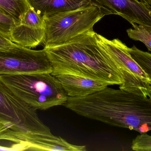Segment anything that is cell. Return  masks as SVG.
<instances>
[{"label": "cell", "instance_id": "5bb4252c", "mask_svg": "<svg viewBox=\"0 0 151 151\" xmlns=\"http://www.w3.org/2000/svg\"><path fill=\"white\" fill-rule=\"evenodd\" d=\"M131 149L136 151H151V136L141 134L132 141Z\"/></svg>", "mask_w": 151, "mask_h": 151}, {"label": "cell", "instance_id": "ffe728a7", "mask_svg": "<svg viewBox=\"0 0 151 151\" xmlns=\"http://www.w3.org/2000/svg\"><path fill=\"white\" fill-rule=\"evenodd\" d=\"M0 123H4V124H6V123L4 122V121H2L1 120V119H0Z\"/></svg>", "mask_w": 151, "mask_h": 151}, {"label": "cell", "instance_id": "2e32d148", "mask_svg": "<svg viewBox=\"0 0 151 151\" xmlns=\"http://www.w3.org/2000/svg\"><path fill=\"white\" fill-rule=\"evenodd\" d=\"M16 43L0 32V49H8L13 47Z\"/></svg>", "mask_w": 151, "mask_h": 151}, {"label": "cell", "instance_id": "52a82bcc", "mask_svg": "<svg viewBox=\"0 0 151 151\" xmlns=\"http://www.w3.org/2000/svg\"><path fill=\"white\" fill-rule=\"evenodd\" d=\"M52 72L44 49L34 50L16 43L9 48L0 49V75Z\"/></svg>", "mask_w": 151, "mask_h": 151}, {"label": "cell", "instance_id": "277c9868", "mask_svg": "<svg viewBox=\"0 0 151 151\" xmlns=\"http://www.w3.org/2000/svg\"><path fill=\"white\" fill-rule=\"evenodd\" d=\"M0 82L37 110L63 105L68 99L61 82L51 73L3 74Z\"/></svg>", "mask_w": 151, "mask_h": 151}, {"label": "cell", "instance_id": "9a60e30c", "mask_svg": "<svg viewBox=\"0 0 151 151\" xmlns=\"http://www.w3.org/2000/svg\"><path fill=\"white\" fill-rule=\"evenodd\" d=\"M16 25L14 19L0 9V32L10 39L11 30Z\"/></svg>", "mask_w": 151, "mask_h": 151}, {"label": "cell", "instance_id": "d6986e66", "mask_svg": "<svg viewBox=\"0 0 151 151\" xmlns=\"http://www.w3.org/2000/svg\"><path fill=\"white\" fill-rule=\"evenodd\" d=\"M149 98H151V81L150 82V87H149Z\"/></svg>", "mask_w": 151, "mask_h": 151}, {"label": "cell", "instance_id": "3957f363", "mask_svg": "<svg viewBox=\"0 0 151 151\" xmlns=\"http://www.w3.org/2000/svg\"><path fill=\"white\" fill-rule=\"evenodd\" d=\"M0 119L7 125L0 134V140L14 143L12 150H31L32 142L38 135H53L39 118L37 110L1 82Z\"/></svg>", "mask_w": 151, "mask_h": 151}, {"label": "cell", "instance_id": "8992f818", "mask_svg": "<svg viewBox=\"0 0 151 151\" xmlns=\"http://www.w3.org/2000/svg\"><path fill=\"white\" fill-rule=\"evenodd\" d=\"M98 41L110 55L122 79L119 89L143 97H149L150 81L145 73L133 59L129 48L119 39L110 40L96 33Z\"/></svg>", "mask_w": 151, "mask_h": 151}, {"label": "cell", "instance_id": "4fadbf2b", "mask_svg": "<svg viewBox=\"0 0 151 151\" xmlns=\"http://www.w3.org/2000/svg\"><path fill=\"white\" fill-rule=\"evenodd\" d=\"M129 51L133 59L138 64L151 81V53L142 51L135 45L129 48Z\"/></svg>", "mask_w": 151, "mask_h": 151}, {"label": "cell", "instance_id": "8fae6325", "mask_svg": "<svg viewBox=\"0 0 151 151\" xmlns=\"http://www.w3.org/2000/svg\"><path fill=\"white\" fill-rule=\"evenodd\" d=\"M30 7L27 0H0V9L14 19L16 25L21 23Z\"/></svg>", "mask_w": 151, "mask_h": 151}, {"label": "cell", "instance_id": "ba28073f", "mask_svg": "<svg viewBox=\"0 0 151 151\" xmlns=\"http://www.w3.org/2000/svg\"><path fill=\"white\" fill-rule=\"evenodd\" d=\"M46 35L45 20L31 7L21 23L12 27L9 37L12 42L31 49L44 43Z\"/></svg>", "mask_w": 151, "mask_h": 151}, {"label": "cell", "instance_id": "ac0fdd59", "mask_svg": "<svg viewBox=\"0 0 151 151\" xmlns=\"http://www.w3.org/2000/svg\"><path fill=\"white\" fill-rule=\"evenodd\" d=\"M151 6V0H139Z\"/></svg>", "mask_w": 151, "mask_h": 151}, {"label": "cell", "instance_id": "6da1fadb", "mask_svg": "<svg viewBox=\"0 0 151 151\" xmlns=\"http://www.w3.org/2000/svg\"><path fill=\"white\" fill-rule=\"evenodd\" d=\"M64 106L76 114L140 134L151 130V98L108 87L86 96L68 97Z\"/></svg>", "mask_w": 151, "mask_h": 151}, {"label": "cell", "instance_id": "9c48e42d", "mask_svg": "<svg viewBox=\"0 0 151 151\" xmlns=\"http://www.w3.org/2000/svg\"><path fill=\"white\" fill-rule=\"evenodd\" d=\"M55 76L70 97L86 96L109 86L102 82L72 74H62Z\"/></svg>", "mask_w": 151, "mask_h": 151}, {"label": "cell", "instance_id": "44dd1931", "mask_svg": "<svg viewBox=\"0 0 151 151\" xmlns=\"http://www.w3.org/2000/svg\"><path fill=\"white\" fill-rule=\"evenodd\" d=\"M93 1H95V2L96 3V0H93Z\"/></svg>", "mask_w": 151, "mask_h": 151}, {"label": "cell", "instance_id": "5b68a950", "mask_svg": "<svg viewBox=\"0 0 151 151\" xmlns=\"http://www.w3.org/2000/svg\"><path fill=\"white\" fill-rule=\"evenodd\" d=\"M108 15L103 7L93 2L44 18L46 25L44 47L63 44L77 35L93 31L94 25Z\"/></svg>", "mask_w": 151, "mask_h": 151}, {"label": "cell", "instance_id": "e0dca14e", "mask_svg": "<svg viewBox=\"0 0 151 151\" xmlns=\"http://www.w3.org/2000/svg\"><path fill=\"white\" fill-rule=\"evenodd\" d=\"M6 128V125L4 123H0V134L5 130Z\"/></svg>", "mask_w": 151, "mask_h": 151}, {"label": "cell", "instance_id": "30bf717a", "mask_svg": "<svg viewBox=\"0 0 151 151\" xmlns=\"http://www.w3.org/2000/svg\"><path fill=\"white\" fill-rule=\"evenodd\" d=\"M30 6L43 19L60 12L87 6L93 0H27ZM96 3V2H95Z\"/></svg>", "mask_w": 151, "mask_h": 151}, {"label": "cell", "instance_id": "7c38bea8", "mask_svg": "<svg viewBox=\"0 0 151 151\" xmlns=\"http://www.w3.org/2000/svg\"><path fill=\"white\" fill-rule=\"evenodd\" d=\"M131 25L133 28L127 30L129 37L134 40L143 43L151 52V27L136 23Z\"/></svg>", "mask_w": 151, "mask_h": 151}, {"label": "cell", "instance_id": "7a4b0ae2", "mask_svg": "<svg viewBox=\"0 0 151 151\" xmlns=\"http://www.w3.org/2000/svg\"><path fill=\"white\" fill-rule=\"evenodd\" d=\"M94 30L66 42L44 47L52 68L51 74H70L99 81L108 86L121 84L118 67L98 41Z\"/></svg>", "mask_w": 151, "mask_h": 151}]
</instances>
